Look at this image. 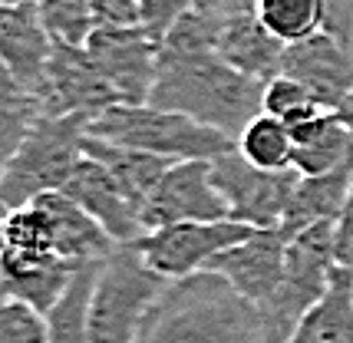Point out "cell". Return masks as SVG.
<instances>
[{"mask_svg":"<svg viewBox=\"0 0 353 343\" xmlns=\"http://www.w3.org/2000/svg\"><path fill=\"white\" fill-rule=\"evenodd\" d=\"M3 169H7V156H0V182H3Z\"/></svg>","mask_w":353,"mask_h":343,"instance_id":"35","label":"cell"},{"mask_svg":"<svg viewBox=\"0 0 353 343\" xmlns=\"http://www.w3.org/2000/svg\"><path fill=\"white\" fill-rule=\"evenodd\" d=\"M103 261L77 267L63 297L43 313L46 317V343H90V297L92 284Z\"/></svg>","mask_w":353,"mask_h":343,"instance_id":"23","label":"cell"},{"mask_svg":"<svg viewBox=\"0 0 353 343\" xmlns=\"http://www.w3.org/2000/svg\"><path fill=\"white\" fill-rule=\"evenodd\" d=\"M251 231H254L251 225L234 218L175 221V225L145 231L136 241V248L155 274H162L165 281H179V278H192V274L205 271L212 264V258H218L231 245L245 241Z\"/></svg>","mask_w":353,"mask_h":343,"instance_id":"7","label":"cell"},{"mask_svg":"<svg viewBox=\"0 0 353 343\" xmlns=\"http://www.w3.org/2000/svg\"><path fill=\"white\" fill-rule=\"evenodd\" d=\"M165 284L162 274L145 264L136 241L116 245L103 258L92 284L90 343H136Z\"/></svg>","mask_w":353,"mask_h":343,"instance_id":"3","label":"cell"},{"mask_svg":"<svg viewBox=\"0 0 353 343\" xmlns=\"http://www.w3.org/2000/svg\"><path fill=\"white\" fill-rule=\"evenodd\" d=\"M231 218L225 195L215 185L212 158H185L172 162L152 191L149 205L142 208L145 231L175 225V221H221Z\"/></svg>","mask_w":353,"mask_h":343,"instance_id":"10","label":"cell"},{"mask_svg":"<svg viewBox=\"0 0 353 343\" xmlns=\"http://www.w3.org/2000/svg\"><path fill=\"white\" fill-rule=\"evenodd\" d=\"M92 136L119 142L139 152H152L169 162L215 158L234 149V139L212 125H201L182 112L159 110L152 103H116L90 123Z\"/></svg>","mask_w":353,"mask_h":343,"instance_id":"4","label":"cell"},{"mask_svg":"<svg viewBox=\"0 0 353 343\" xmlns=\"http://www.w3.org/2000/svg\"><path fill=\"white\" fill-rule=\"evenodd\" d=\"M225 3H228V0H225Z\"/></svg>","mask_w":353,"mask_h":343,"instance_id":"37","label":"cell"},{"mask_svg":"<svg viewBox=\"0 0 353 343\" xmlns=\"http://www.w3.org/2000/svg\"><path fill=\"white\" fill-rule=\"evenodd\" d=\"M327 106H321L314 96L297 83V79L284 76V73H277L274 79H268L264 83V96H261V112H271L277 119H284V123L291 125H301L314 119L317 112H323Z\"/></svg>","mask_w":353,"mask_h":343,"instance_id":"28","label":"cell"},{"mask_svg":"<svg viewBox=\"0 0 353 343\" xmlns=\"http://www.w3.org/2000/svg\"><path fill=\"white\" fill-rule=\"evenodd\" d=\"M60 191H66L79 208H86L92 218L106 228L116 245H129V241H139L145 234V225L139 218L136 205L129 202V195L119 188L112 172L99 158L83 152V158L77 162V169L70 172V178Z\"/></svg>","mask_w":353,"mask_h":343,"instance_id":"13","label":"cell"},{"mask_svg":"<svg viewBox=\"0 0 353 343\" xmlns=\"http://www.w3.org/2000/svg\"><path fill=\"white\" fill-rule=\"evenodd\" d=\"M284 258H288V234L281 228H254L245 241L212 258L205 271L221 274L238 294L248 297L254 307H261L271 300L284 278Z\"/></svg>","mask_w":353,"mask_h":343,"instance_id":"12","label":"cell"},{"mask_svg":"<svg viewBox=\"0 0 353 343\" xmlns=\"http://www.w3.org/2000/svg\"><path fill=\"white\" fill-rule=\"evenodd\" d=\"M251 10L281 43H301L323 30V0H254Z\"/></svg>","mask_w":353,"mask_h":343,"instance_id":"26","label":"cell"},{"mask_svg":"<svg viewBox=\"0 0 353 343\" xmlns=\"http://www.w3.org/2000/svg\"><path fill=\"white\" fill-rule=\"evenodd\" d=\"M337 116L343 119V123L350 125V132H353V86H350V93L343 96V103L337 106Z\"/></svg>","mask_w":353,"mask_h":343,"instance_id":"33","label":"cell"},{"mask_svg":"<svg viewBox=\"0 0 353 343\" xmlns=\"http://www.w3.org/2000/svg\"><path fill=\"white\" fill-rule=\"evenodd\" d=\"M288 343H353V271L334 267L327 294L304 313Z\"/></svg>","mask_w":353,"mask_h":343,"instance_id":"22","label":"cell"},{"mask_svg":"<svg viewBox=\"0 0 353 343\" xmlns=\"http://www.w3.org/2000/svg\"><path fill=\"white\" fill-rule=\"evenodd\" d=\"M0 3H30V0H0Z\"/></svg>","mask_w":353,"mask_h":343,"instance_id":"36","label":"cell"},{"mask_svg":"<svg viewBox=\"0 0 353 343\" xmlns=\"http://www.w3.org/2000/svg\"><path fill=\"white\" fill-rule=\"evenodd\" d=\"M337 43L353 50V0H323V30Z\"/></svg>","mask_w":353,"mask_h":343,"instance_id":"30","label":"cell"},{"mask_svg":"<svg viewBox=\"0 0 353 343\" xmlns=\"http://www.w3.org/2000/svg\"><path fill=\"white\" fill-rule=\"evenodd\" d=\"M234 149L258 169H291V156H294V136L291 125L284 119H277L271 112H258L251 123L238 132Z\"/></svg>","mask_w":353,"mask_h":343,"instance_id":"24","label":"cell"},{"mask_svg":"<svg viewBox=\"0 0 353 343\" xmlns=\"http://www.w3.org/2000/svg\"><path fill=\"white\" fill-rule=\"evenodd\" d=\"M136 343H264L261 311L221 274L169 281Z\"/></svg>","mask_w":353,"mask_h":343,"instance_id":"2","label":"cell"},{"mask_svg":"<svg viewBox=\"0 0 353 343\" xmlns=\"http://www.w3.org/2000/svg\"><path fill=\"white\" fill-rule=\"evenodd\" d=\"M353 191V165H343L337 172H323V175H301V182L294 188L291 208L281 221V231L291 238L301 228L321 225V221H337L343 205Z\"/></svg>","mask_w":353,"mask_h":343,"instance_id":"20","label":"cell"},{"mask_svg":"<svg viewBox=\"0 0 353 343\" xmlns=\"http://www.w3.org/2000/svg\"><path fill=\"white\" fill-rule=\"evenodd\" d=\"M83 152L92 158H99V162L112 172V178H116L119 188L129 195V202L136 205L139 218H142V208L152 198V191L159 188V182H162V175H165L172 165L169 158L152 156V152H139V149H129V145H119V142H109V139H103V136H92L90 129H86V136H83Z\"/></svg>","mask_w":353,"mask_h":343,"instance_id":"19","label":"cell"},{"mask_svg":"<svg viewBox=\"0 0 353 343\" xmlns=\"http://www.w3.org/2000/svg\"><path fill=\"white\" fill-rule=\"evenodd\" d=\"M291 169L301 175H323L353 165V132L337 116V110H323L314 119L294 125Z\"/></svg>","mask_w":353,"mask_h":343,"instance_id":"18","label":"cell"},{"mask_svg":"<svg viewBox=\"0 0 353 343\" xmlns=\"http://www.w3.org/2000/svg\"><path fill=\"white\" fill-rule=\"evenodd\" d=\"M40 103L43 112L53 116H90L96 119L99 112L119 103L112 83L103 76V70L92 63L86 47H66L53 43L50 63H46L43 83H40Z\"/></svg>","mask_w":353,"mask_h":343,"instance_id":"11","label":"cell"},{"mask_svg":"<svg viewBox=\"0 0 353 343\" xmlns=\"http://www.w3.org/2000/svg\"><path fill=\"white\" fill-rule=\"evenodd\" d=\"M0 343H46V317L0 291Z\"/></svg>","mask_w":353,"mask_h":343,"instance_id":"29","label":"cell"},{"mask_svg":"<svg viewBox=\"0 0 353 343\" xmlns=\"http://www.w3.org/2000/svg\"><path fill=\"white\" fill-rule=\"evenodd\" d=\"M90 123V116L43 112L14 149V156L7 158L0 198L10 208H23L46 191H60L83 158V136Z\"/></svg>","mask_w":353,"mask_h":343,"instance_id":"5","label":"cell"},{"mask_svg":"<svg viewBox=\"0 0 353 343\" xmlns=\"http://www.w3.org/2000/svg\"><path fill=\"white\" fill-rule=\"evenodd\" d=\"M284 47L288 43H281L258 20L254 10H241V7H231V3L225 7L221 33H218V56L231 63L234 70L268 83L281 73Z\"/></svg>","mask_w":353,"mask_h":343,"instance_id":"17","label":"cell"},{"mask_svg":"<svg viewBox=\"0 0 353 343\" xmlns=\"http://www.w3.org/2000/svg\"><path fill=\"white\" fill-rule=\"evenodd\" d=\"M37 7H40V20L53 43L86 47L92 30L99 27L96 0H37Z\"/></svg>","mask_w":353,"mask_h":343,"instance_id":"27","label":"cell"},{"mask_svg":"<svg viewBox=\"0 0 353 343\" xmlns=\"http://www.w3.org/2000/svg\"><path fill=\"white\" fill-rule=\"evenodd\" d=\"M261 79L234 70L218 53H179L162 47L149 103L238 139V132L261 112Z\"/></svg>","mask_w":353,"mask_h":343,"instance_id":"1","label":"cell"},{"mask_svg":"<svg viewBox=\"0 0 353 343\" xmlns=\"http://www.w3.org/2000/svg\"><path fill=\"white\" fill-rule=\"evenodd\" d=\"M337 267L334 258V221H321L301 228L288 238L284 278L268 304H261L264 343H288L304 313L327 294L330 274Z\"/></svg>","mask_w":353,"mask_h":343,"instance_id":"6","label":"cell"},{"mask_svg":"<svg viewBox=\"0 0 353 343\" xmlns=\"http://www.w3.org/2000/svg\"><path fill=\"white\" fill-rule=\"evenodd\" d=\"M33 205L40 208L46 228H50L53 251L73 267L103 261L109 251L116 248V241L109 238L106 228L92 218L86 208H79L66 191H46L40 198H33Z\"/></svg>","mask_w":353,"mask_h":343,"instance_id":"15","label":"cell"},{"mask_svg":"<svg viewBox=\"0 0 353 343\" xmlns=\"http://www.w3.org/2000/svg\"><path fill=\"white\" fill-rule=\"evenodd\" d=\"M86 50L103 76L112 83L119 103H149L159 73L162 37L145 27H96Z\"/></svg>","mask_w":353,"mask_h":343,"instance_id":"9","label":"cell"},{"mask_svg":"<svg viewBox=\"0 0 353 343\" xmlns=\"http://www.w3.org/2000/svg\"><path fill=\"white\" fill-rule=\"evenodd\" d=\"M40 116H43L40 96L0 63V156H14V149L23 142V136Z\"/></svg>","mask_w":353,"mask_h":343,"instance_id":"25","label":"cell"},{"mask_svg":"<svg viewBox=\"0 0 353 343\" xmlns=\"http://www.w3.org/2000/svg\"><path fill=\"white\" fill-rule=\"evenodd\" d=\"M10 215H14V208L0 198V254L7 248V228H10Z\"/></svg>","mask_w":353,"mask_h":343,"instance_id":"32","label":"cell"},{"mask_svg":"<svg viewBox=\"0 0 353 343\" xmlns=\"http://www.w3.org/2000/svg\"><path fill=\"white\" fill-rule=\"evenodd\" d=\"M192 7H225V0H192Z\"/></svg>","mask_w":353,"mask_h":343,"instance_id":"34","label":"cell"},{"mask_svg":"<svg viewBox=\"0 0 353 343\" xmlns=\"http://www.w3.org/2000/svg\"><path fill=\"white\" fill-rule=\"evenodd\" d=\"M334 258H337L340 267H350L353 271V191L343 211L334 221Z\"/></svg>","mask_w":353,"mask_h":343,"instance_id":"31","label":"cell"},{"mask_svg":"<svg viewBox=\"0 0 353 343\" xmlns=\"http://www.w3.org/2000/svg\"><path fill=\"white\" fill-rule=\"evenodd\" d=\"M50 53H53V40L40 20L37 0L0 3V63L33 93H40Z\"/></svg>","mask_w":353,"mask_h":343,"instance_id":"16","label":"cell"},{"mask_svg":"<svg viewBox=\"0 0 353 343\" xmlns=\"http://www.w3.org/2000/svg\"><path fill=\"white\" fill-rule=\"evenodd\" d=\"M281 73L297 79L321 106L337 110L353 86V50L327 33H314L301 43L284 47Z\"/></svg>","mask_w":353,"mask_h":343,"instance_id":"14","label":"cell"},{"mask_svg":"<svg viewBox=\"0 0 353 343\" xmlns=\"http://www.w3.org/2000/svg\"><path fill=\"white\" fill-rule=\"evenodd\" d=\"M215 185L225 195L231 218L245 221L251 228H281L291 208L294 188L301 182L297 169H258L238 149H228L212 158Z\"/></svg>","mask_w":353,"mask_h":343,"instance_id":"8","label":"cell"},{"mask_svg":"<svg viewBox=\"0 0 353 343\" xmlns=\"http://www.w3.org/2000/svg\"><path fill=\"white\" fill-rule=\"evenodd\" d=\"M77 267L63 258H37V261H7L0 258V291L46 313L63 291L70 287Z\"/></svg>","mask_w":353,"mask_h":343,"instance_id":"21","label":"cell"}]
</instances>
